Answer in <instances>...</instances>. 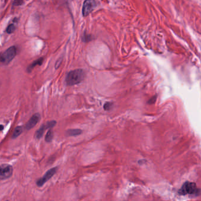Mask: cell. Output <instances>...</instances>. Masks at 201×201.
Returning a JSON list of instances; mask_svg holds the SVG:
<instances>
[{"label":"cell","mask_w":201,"mask_h":201,"mask_svg":"<svg viewBox=\"0 0 201 201\" xmlns=\"http://www.w3.org/2000/svg\"><path fill=\"white\" fill-rule=\"evenodd\" d=\"M85 76V72L83 70L77 69L71 71L67 74L66 82L69 86L78 84L81 83Z\"/></svg>","instance_id":"obj_1"},{"label":"cell","mask_w":201,"mask_h":201,"mask_svg":"<svg viewBox=\"0 0 201 201\" xmlns=\"http://www.w3.org/2000/svg\"><path fill=\"white\" fill-rule=\"evenodd\" d=\"M178 194L181 195H195L198 196L201 195V189L196 188V185L191 182H186L180 189L178 190Z\"/></svg>","instance_id":"obj_2"},{"label":"cell","mask_w":201,"mask_h":201,"mask_svg":"<svg viewBox=\"0 0 201 201\" xmlns=\"http://www.w3.org/2000/svg\"><path fill=\"white\" fill-rule=\"evenodd\" d=\"M17 55V48L12 46L8 48L3 54L0 53V62L8 64Z\"/></svg>","instance_id":"obj_3"},{"label":"cell","mask_w":201,"mask_h":201,"mask_svg":"<svg viewBox=\"0 0 201 201\" xmlns=\"http://www.w3.org/2000/svg\"><path fill=\"white\" fill-rule=\"evenodd\" d=\"M13 174V168L9 164L0 165V180H4L10 178Z\"/></svg>","instance_id":"obj_4"},{"label":"cell","mask_w":201,"mask_h":201,"mask_svg":"<svg viewBox=\"0 0 201 201\" xmlns=\"http://www.w3.org/2000/svg\"><path fill=\"white\" fill-rule=\"evenodd\" d=\"M57 171V168L55 167V168H52L51 169H50V170H48L45 174L41 178L38 179L36 182V184L38 187H41L46 182L50 180L56 172Z\"/></svg>","instance_id":"obj_5"},{"label":"cell","mask_w":201,"mask_h":201,"mask_svg":"<svg viewBox=\"0 0 201 201\" xmlns=\"http://www.w3.org/2000/svg\"><path fill=\"white\" fill-rule=\"evenodd\" d=\"M96 7L95 0H85L82 6V15L87 17L91 14Z\"/></svg>","instance_id":"obj_6"},{"label":"cell","mask_w":201,"mask_h":201,"mask_svg":"<svg viewBox=\"0 0 201 201\" xmlns=\"http://www.w3.org/2000/svg\"><path fill=\"white\" fill-rule=\"evenodd\" d=\"M40 118H41V117L40 113H36L33 115L25 125L26 130H30L31 129L34 128L36 125V124L39 122V121L40 120Z\"/></svg>","instance_id":"obj_7"},{"label":"cell","mask_w":201,"mask_h":201,"mask_svg":"<svg viewBox=\"0 0 201 201\" xmlns=\"http://www.w3.org/2000/svg\"><path fill=\"white\" fill-rule=\"evenodd\" d=\"M46 129H48V128L47 125H46V123L43 124V125L39 128V129L36 131L35 135V138L38 139H40L43 136V134Z\"/></svg>","instance_id":"obj_8"},{"label":"cell","mask_w":201,"mask_h":201,"mask_svg":"<svg viewBox=\"0 0 201 201\" xmlns=\"http://www.w3.org/2000/svg\"><path fill=\"white\" fill-rule=\"evenodd\" d=\"M44 61V58H40L39 59H38L35 61H34L33 62H32V64L31 65H30L27 67V71L28 72H31V71L33 70V69L34 68V67L36 65H41L43 63Z\"/></svg>","instance_id":"obj_9"},{"label":"cell","mask_w":201,"mask_h":201,"mask_svg":"<svg viewBox=\"0 0 201 201\" xmlns=\"http://www.w3.org/2000/svg\"><path fill=\"white\" fill-rule=\"evenodd\" d=\"M82 131L80 129H69L67 131L66 133L67 135L70 137H75L80 135L82 133Z\"/></svg>","instance_id":"obj_10"},{"label":"cell","mask_w":201,"mask_h":201,"mask_svg":"<svg viewBox=\"0 0 201 201\" xmlns=\"http://www.w3.org/2000/svg\"><path fill=\"white\" fill-rule=\"evenodd\" d=\"M23 129L20 126H19V127H17L15 128L14 129V131L13 132V135H12V138L13 139H15L17 138L18 137L20 136L21 133L23 132Z\"/></svg>","instance_id":"obj_11"},{"label":"cell","mask_w":201,"mask_h":201,"mask_svg":"<svg viewBox=\"0 0 201 201\" xmlns=\"http://www.w3.org/2000/svg\"><path fill=\"white\" fill-rule=\"evenodd\" d=\"M53 132L51 129H50L47 132L46 135H45V140L46 142H50L52 141V139H53Z\"/></svg>","instance_id":"obj_12"},{"label":"cell","mask_w":201,"mask_h":201,"mask_svg":"<svg viewBox=\"0 0 201 201\" xmlns=\"http://www.w3.org/2000/svg\"><path fill=\"white\" fill-rule=\"evenodd\" d=\"M113 107V103L110 102H105L104 105H103V109L105 111H109L111 109V108Z\"/></svg>","instance_id":"obj_13"},{"label":"cell","mask_w":201,"mask_h":201,"mask_svg":"<svg viewBox=\"0 0 201 201\" xmlns=\"http://www.w3.org/2000/svg\"><path fill=\"white\" fill-rule=\"evenodd\" d=\"M15 30V27L14 24H10L7 28V33L8 34L13 33Z\"/></svg>","instance_id":"obj_14"},{"label":"cell","mask_w":201,"mask_h":201,"mask_svg":"<svg viewBox=\"0 0 201 201\" xmlns=\"http://www.w3.org/2000/svg\"><path fill=\"white\" fill-rule=\"evenodd\" d=\"M46 123L47 127H48V129H51L56 125V121H51L46 122Z\"/></svg>","instance_id":"obj_15"},{"label":"cell","mask_w":201,"mask_h":201,"mask_svg":"<svg viewBox=\"0 0 201 201\" xmlns=\"http://www.w3.org/2000/svg\"><path fill=\"white\" fill-rule=\"evenodd\" d=\"M23 1H24V0H14L13 4L14 6L21 5L23 3Z\"/></svg>","instance_id":"obj_16"},{"label":"cell","mask_w":201,"mask_h":201,"mask_svg":"<svg viewBox=\"0 0 201 201\" xmlns=\"http://www.w3.org/2000/svg\"><path fill=\"white\" fill-rule=\"evenodd\" d=\"M91 40V38L90 35H85V36H84L83 37V41L85 42H88L89 41Z\"/></svg>","instance_id":"obj_17"},{"label":"cell","mask_w":201,"mask_h":201,"mask_svg":"<svg viewBox=\"0 0 201 201\" xmlns=\"http://www.w3.org/2000/svg\"><path fill=\"white\" fill-rule=\"evenodd\" d=\"M156 100H157V97L156 96H154V97H152L149 101H148V103L149 104H153V103H154L156 101Z\"/></svg>","instance_id":"obj_18"},{"label":"cell","mask_w":201,"mask_h":201,"mask_svg":"<svg viewBox=\"0 0 201 201\" xmlns=\"http://www.w3.org/2000/svg\"><path fill=\"white\" fill-rule=\"evenodd\" d=\"M61 62H62V59H60V60H58V61H56V62L55 64V68L56 69H57V68H58V67L60 66V65H61Z\"/></svg>","instance_id":"obj_19"},{"label":"cell","mask_w":201,"mask_h":201,"mask_svg":"<svg viewBox=\"0 0 201 201\" xmlns=\"http://www.w3.org/2000/svg\"><path fill=\"white\" fill-rule=\"evenodd\" d=\"M147 162L146 160L142 159V160H140V161H138V163H139L140 165H141V164H144L145 162Z\"/></svg>","instance_id":"obj_20"},{"label":"cell","mask_w":201,"mask_h":201,"mask_svg":"<svg viewBox=\"0 0 201 201\" xmlns=\"http://www.w3.org/2000/svg\"><path fill=\"white\" fill-rule=\"evenodd\" d=\"M4 129V126L3 125H0V131H3Z\"/></svg>","instance_id":"obj_21"},{"label":"cell","mask_w":201,"mask_h":201,"mask_svg":"<svg viewBox=\"0 0 201 201\" xmlns=\"http://www.w3.org/2000/svg\"><path fill=\"white\" fill-rule=\"evenodd\" d=\"M6 201H9V200H6Z\"/></svg>","instance_id":"obj_22"}]
</instances>
